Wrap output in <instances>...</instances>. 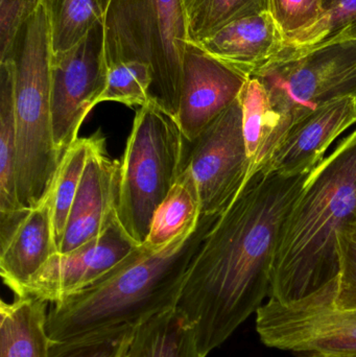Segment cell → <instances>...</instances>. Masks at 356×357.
Wrapping results in <instances>:
<instances>
[{"instance_id":"ba28073f","label":"cell","mask_w":356,"mask_h":357,"mask_svg":"<svg viewBox=\"0 0 356 357\" xmlns=\"http://www.w3.org/2000/svg\"><path fill=\"white\" fill-rule=\"evenodd\" d=\"M336 287L286 305L269 299L256 312L261 341L300 357L356 356V310L334 307Z\"/></svg>"},{"instance_id":"30bf717a","label":"cell","mask_w":356,"mask_h":357,"mask_svg":"<svg viewBox=\"0 0 356 357\" xmlns=\"http://www.w3.org/2000/svg\"><path fill=\"white\" fill-rule=\"evenodd\" d=\"M107 73L102 23L70 50L52 56V129L54 144L62 156L79 139L82 123L98 105Z\"/></svg>"},{"instance_id":"4dcf8cb0","label":"cell","mask_w":356,"mask_h":357,"mask_svg":"<svg viewBox=\"0 0 356 357\" xmlns=\"http://www.w3.org/2000/svg\"><path fill=\"white\" fill-rule=\"evenodd\" d=\"M186 1V6H189L190 2H192V0H185Z\"/></svg>"},{"instance_id":"44dd1931","label":"cell","mask_w":356,"mask_h":357,"mask_svg":"<svg viewBox=\"0 0 356 357\" xmlns=\"http://www.w3.org/2000/svg\"><path fill=\"white\" fill-rule=\"evenodd\" d=\"M201 218L198 187L192 173L184 169L179 180L157 208L144 247L159 251L192 233Z\"/></svg>"},{"instance_id":"e0dca14e","label":"cell","mask_w":356,"mask_h":357,"mask_svg":"<svg viewBox=\"0 0 356 357\" xmlns=\"http://www.w3.org/2000/svg\"><path fill=\"white\" fill-rule=\"evenodd\" d=\"M14 89L10 61L0 62V238L8 236L29 209L18 201Z\"/></svg>"},{"instance_id":"d6a6232c","label":"cell","mask_w":356,"mask_h":357,"mask_svg":"<svg viewBox=\"0 0 356 357\" xmlns=\"http://www.w3.org/2000/svg\"><path fill=\"white\" fill-rule=\"evenodd\" d=\"M339 357H356V356H339Z\"/></svg>"},{"instance_id":"d4e9b609","label":"cell","mask_w":356,"mask_h":357,"mask_svg":"<svg viewBox=\"0 0 356 357\" xmlns=\"http://www.w3.org/2000/svg\"><path fill=\"white\" fill-rule=\"evenodd\" d=\"M272 12V0H192L187 6L190 43L202 41L233 21Z\"/></svg>"},{"instance_id":"603a6c76","label":"cell","mask_w":356,"mask_h":357,"mask_svg":"<svg viewBox=\"0 0 356 357\" xmlns=\"http://www.w3.org/2000/svg\"><path fill=\"white\" fill-rule=\"evenodd\" d=\"M54 54L70 50L102 23V0H42Z\"/></svg>"},{"instance_id":"ac0fdd59","label":"cell","mask_w":356,"mask_h":357,"mask_svg":"<svg viewBox=\"0 0 356 357\" xmlns=\"http://www.w3.org/2000/svg\"><path fill=\"white\" fill-rule=\"evenodd\" d=\"M47 302L15 297L0 304V357H49Z\"/></svg>"},{"instance_id":"7c38bea8","label":"cell","mask_w":356,"mask_h":357,"mask_svg":"<svg viewBox=\"0 0 356 357\" xmlns=\"http://www.w3.org/2000/svg\"><path fill=\"white\" fill-rule=\"evenodd\" d=\"M249 77L194 43H188L177 115L188 142H194L211 121L238 100Z\"/></svg>"},{"instance_id":"6da1fadb","label":"cell","mask_w":356,"mask_h":357,"mask_svg":"<svg viewBox=\"0 0 356 357\" xmlns=\"http://www.w3.org/2000/svg\"><path fill=\"white\" fill-rule=\"evenodd\" d=\"M311 173L259 169L207 234L177 304L202 356L225 343L269 297L282 228Z\"/></svg>"},{"instance_id":"836d02e7","label":"cell","mask_w":356,"mask_h":357,"mask_svg":"<svg viewBox=\"0 0 356 357\" xmlns=\"http://www.w3.org/2000/svg\"><path fill=\"white\" fill-rule=\"evenodd\" d=\"M321 1H322V0H320V2H321Z\"/></svg>"},{"instance_id":"f546056e","label":"cell","mask_w":356,"mask_h":357,"mask_svg":"<svg viewBox=\"0 0 356 357\" xmlns=\"http://www.w3.org/2000/svg\"><path fill=\"white\" fill-rule=\"evenodd\" d=\"M323 12L320 0H272V14L284 37L315 24Z\"/></svg>"},{"instance_id":"277c9868","label":"cell","mask_w":356,"mask_h":357,"mask_svg":"<svg viewBox=\"0 0 356 357\" xmlns=\"http://www.w3.org/2000/svg\"><path fill=\"white\" fill-rule=\"evenodd\" d=\"M52 56L49 23L41 6L21 29L8 58L14 89L17 195L23 209L46 197L62 159L52 129Z\"/></svg>"},{"instance_id":"52a82bcc","label":"cell","mask_w":356,"mask_h":357,"mask_svg":"<svg viewBox=\"0 0 356 357\" xmlns=\"http://www.w3.org/2000/svg\"><path fill=\"white\" fill-rule=\"evenodd\" d=\"M252 77L265 86L280 117L277 146L290 126L303 115L334 100L356 98V41L267 65Z\"/></svg>"},{"instance_id":"d6986e66","label":"cell","mask_w":356,"mask_h":357,"mask_svg":"<svg viewBox=\"0 0 356 357\" xmlns=\"http://www.w3.org/2000/svg\"><path fill=\"white\" fill-rule=\"evenodd\" d=\"M321 3L324 10L321 19L284 37L267 65L295 60L334 44L356 41V0H322Z\"/></svg>"},{"instance_id":"83f0119b","label":"cell","mask_w":356,"mask_h":357,"mask_svg":"<svg viewBox=\"0 0 356 357\" xmlns=\"http://www.w3.org/2000/svg\"><path fill=\"white\" fill-rule=\"evenodd\" d=\"M339 245L340 274L332 304L339 310H356V222L342 231Z\"/></svg>"},{"instance_id":"3957f363","label":"cell","mask_w":356,"mask_h":357,"mask_svg":"<svg viewBox=\"0 0 356 357\" xmlns=\"http://www.w3.org/2000/svg\"><path fill=\"white\" fill-rule=\"evenodd\" d=\"M356 222V130L311 174L278 243L269 299L292 304L334 287L339 238Z\"/></svg>"},{"instance_id":"5b68a950","label":"cell","mask_w":356,"mask_h":357,"mask_svg":"<svg viewBox=\"0 0 356 357\" xmlns=\"http://www.w3.org/2000/svg\"><path fill=\"white\" fill-rule=\"evenodd\" d=\"M107 67L148 63L150 100L177 119L182 73L189 41L185 0H102Z\"/></svg>"},{"instance_id":"8992f818","label":"cell","mask_w":356,"mask_h":357,"mask_svg":"<svg viewBox=\"0 0 356 357\" xmlns=\"http://www.w3.org/2000/svg\"><path fill=\"white\" fill-rule=\"evenodd\" d=\"M188 150L176 117L152 100L138 108L121 161L116 216L140 247L157 208L185 169Z\"/></svg>"},{"instance_id":"f1b7e54d","label":"cell","mask_w":356,"mask_h":357,"mask_svg":"<svg viewBox=\"0 0 356 357\" xmlns=\"http://www.w3.org/2000/svg\"><path fill=\"white\" fill-rule=\"evenodd\" d=\"M42 6V0H0V61L10 56L25 23Z\"/></svg>"},{"instance_id":"7a4b0ae2","label":"cell","mask_w":356,"mask_h":357,"mask_svg":"<svg viewBox=\"0 0 356 357\" xmlns=\"http://www.w3.org/2000/svg\"><path fill=\"white\" fill-rule=\"evenodd\" d=\"M217 218L201 214L189 234L159 251L141 245L87 289L52 304L46 324L52 345L135 328L177 307L188 271Z\"/></svg>"},{"instance_id":"7402d4cb","label":"cell","mask_w":356,"mask_h":357,"mask_svg":"<svg viewBox=\"0 0 356 357\" xmlns=\"http://www.w3.org/2000/svg\"><path fill=\"white\" fill-rule=\"evenodd\" d=\"M125 357H204L187 319L177 307L134 328Z\"/></svg>"},{"instance_id":"2e32d148","label":"cell","mask_w":356,"mask_h":357,"mask_svg":"<svg viewBox=\"0 0 356 357\" xmlns=\"http://www.w3.org/2000/svg\"><path fill=\"white\" fill-rule=\"evenodd\" d=\"M284 39L272 12L233 21L194 43L219 62L248 77L268 64Z\"/></svg>"},{"instance_id":"484cf974","label":"cell","mask_w":356,"mask_h":357,"mask_svg":"<svg viewBox=\"0 0 356 357\" xmlns=\"http://www.w3.org/2000/svg\"><path fill=\"white\" fill-rule=\"evenodd\" d=\"M153 71L148 63L125 61L108 67L106 87L98 104L117 102L125 106L144 107L150 104Z\"/></svg>"},{"instance_id":"8fae6325","label":"cell","mask_w":356,"mask_h":357,"mask_svg":"<svg viewBox=\"0 0 356 357\" xmlns=\"http://www.w3.org/2000/svg\"><path fill=\"white\" fill-rule=\"evenodd\" d=\"M139 248L114 216L100 236L68 253L54 254L15 297L56 303L106 276Z\"/></svg>"},{"instance_id":"4316f807","label":"cell","mask_w":356,"mask_h":357,"mask_svg":"<svg viewBox=\"0 0 356 357\" xmlns=\"http://www.w3.org/2000/svg\"><path fill=\"white\" fill-rule=\"evenodd\" d=\"M133 335L134 328H125L77 343L52 345L49 357H121Z\"/></svg>"},{"instance_id":"9a60e30c","label":"cell","mask_w":356,"mask_h":357,"mask_svg":"<svg viewBox=\"0 0 356 357\" xmlns=\"http://www.w3.org/2000/svg\"><path fill=\"white\" fill-rule=\"evenodd\" d=\"M56 253L59 248L49 189L37 206L29 209L10 234L0 241V274L4 284L15 296L18 295Z\"/></svg>"},{"instance_id":"5bb4252c","label":"cell","mask_w":356,"mask_h":357,"mask_svg":"<svg viewBox=\"0 0 356 357\" xmlns=\"http://www.w3.org/2000/svg\"><path fill=\"white\" fill-rule=\"evenodd\" d=\"M355 123V96L323 105L290 126L263 169L286 176L311 173L332 142Z\"/></svg>"},{"instance_id":"9c48e42d","label":"cell","mask_w":356,"mask_h":357,"mask_svg":"<svg viewBox=\"0 0 356 357\" xmlns=\"http://www.w3.org/2000/svg\"><path fill=\"white\" fill-rule=\"evenodd\" d=\"M185 167L198 187L201 214L221 215L238 197L250 171L238 98L189 142Z\"/></svg>"},{"instance_id":"1f68e13d","label":"cell","mask_w":356,"mask_h":357,"mask_svg":"<svg viewBox=\"0 0 356 357\" xmlns=\"http://www.w3.org/2000/svg\"><path fill=\"white\" fill-rule=\"evenodd\" d=\"M127 350H125V354H123V356H121V357H125V354H127Z\"/></svg>"},{"instance_id":"ffe728a7","label":"cell","mask_w":356,"mask_h":357,"mask_svg":"<svg viewBox=\"0 0 356 357\" xmlns=\"http://www.w3.org/2000/svg\"><path fill=\"white\" fill-rule=\"evenodd\" d=\"M238 100L242 110V129L250 161V178L265 167L275 149L280 117L272 106L267 89L257 77H249Z\"/></svg>"},{"instance_id":"cb8c5ba5","label":"cell","mask_w":356,"mask_h":357,"mask_svg":"<svg viewBox=\"0 0 356 357\" xmlns=\"http://www.w3.org/2000/svg\"><path fill=\"white\" fill-rule=\"evenodd\" d=\"M95 139L96 133L88 138H79L68 148L61 159L56 177L50 187L52 193L54 233L58 248L62 241L69 212Z\"/></svg>"},{"instance_id":"4fadbf2b","label":"cell","mask_w":356,"mask_h":357,"mask_svg":"<svg viewBox=\"0 0 356 357\" xmlns=\"http://www.w3.org/2000/svg\"><path fill=\"white\" fill-rule=\"evenodd\" d=\"M121 162L109 157L100 131L73 199L59 253H68L100 236L116 216Z\"/></svg>"}]
</instances>
